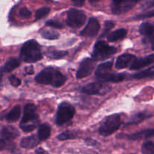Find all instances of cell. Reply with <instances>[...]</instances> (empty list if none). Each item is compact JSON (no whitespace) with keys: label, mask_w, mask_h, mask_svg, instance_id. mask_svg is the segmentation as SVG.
<instances>
[{"label":"cell","mask_w":154,"mask_h":154,"mask_svg":"<svg viewBox=\"0 0 154 154\" xmlns=\"http://www.w3.org/2000/svg\"><path fill=\"white\" fill-rule=\"evenodd\" d=\"M35 80L38 84L60 87L66 83V77L57 69L53 67H48L41 71L36 75Z\"/></svg>","instance_id":"1"},{"label":"cell","mask_w":154,"mask_h":154,"mask_svg":"<svg viewBox=\"0 0 154 154\" xmlns=\"http://www.w3.org/2000/svg\"><path fill=\"white\" fill-rule=\"evenodd\" d=\"M20 56L23 61L29 63H36L43 58L40 45L34 39L27 41L23 45Z\"/></svg>","instance_id":"2"},{"label":"cell","mask_w":154,"mask_h":154,"mask_svg":"<svg viewBox=\"0 0 154 154\" xmlns=\"http://www.w3.org/2000/svg\"><path fill=\"white\" fill-rule=\"evenodd\" d=\"M113 62H106L99 65L95 75L99 81L102 83H118L123 81L126 77L124 73H113Z\"/></svg>","instance_id":"3"},{"label":"cell","mask_w":154,"mask_h":154,"mask_svg":"<svg viewBox=\"0 0 154 154\" xmlns=\"http://www.w3.org/2000/svg\"><path fill=\"white\" fill-rule=\"evenodd\" d=\"M38 122V115L35 105L34 104L26 105L23 108V116L20 123V129L25 132H32L37 128Z\"/></svg>","instance_id":"4"},{"label":"cell","mask_w":154,"mask_h":154,"mask_svg":"<svg viewBox=\"0 0 154 154\" xmlns=\"http://www.w3.org/2000/svg\"><path fill=\"white\" fill-rule=\"evenodd\" d=\"M117 52V49L115 47L111 46L104 41H98L93 47L92 59L96 62L102 61L108 59Z\"/></svg>","instance_id":"5"},{"label":"cell","mask_w":154,"mask_h":154,"mask_svg":"<svg viewBox=\"0 0 154 154\" xmlns=\"http://www.w3.org/2000/svg\"><path fill=\"white\" fill-rule=\"evenodd\" d=\"M121 124L120 116L119 114H111L108 116L101 125L99 129V132L102 136H108L118 130Z\"/></svg>","instance_id":"6"},{"label":"cell","mask_w":154,"mask_h":154,"mask_svg":"<svg viewBox=\"0 0 154 154\" xmlns=\"http://www.w3.org/2000/svg\"><path fill=\"white\" fill-rule=\"evenodd\" d=\"M75 114V109L71 104L63 102L58 106L56 123L58 126H63L73 118Z\"/></svg>","instance_id":"7"},{"label":"cell","mask_w":154,"mask_h":154,"mask_svg":"<svg viewBox=\"0 0 154 154\" xmlns=\"http://www.w3.org/2000/svg\"><path fill=\"white\" fill-rule=\"evenodd\" d=\"M87 16L83 11L72 8L67 11L66 23V25L72 28H80L86 22Z\"/></svg>","instance_id":"8"},{"label":"cell","mask_w":154,"mask_h":154,"mask_svg":"<svg viewBox=\"0 0 154 154\" xmlns=\"http://www.w3.org/2000/svg\"><path fill=\"white\" fill-rule=\"evenodd\" d=\"M111 87L108 84L102 82H96L89 84L81 90L83 93L87 95H100L103 96L111 90Z\"/></svg>","instance_id":"9"},{"label":"cell","mask_w":154,"mask_h":154,"mask_svg":"<svg viewBox=\"0 0 154 154\" xmlns=\"http://www.w3.org/2000/svg\"><path fill=\"white\" fill-rule=\"evenodd\" d=\"M96 68V61L92 58L84 59L80 63L79 68L76 73V77L78 79L84 78L91 75Z\"/></svg>","instance_id":"10"},{"label":"cell","mask_w":154,"mask_h":154,"mask_svg":"<svg viewBox=\"0 0 154 154\" xmlns=\"http://www.w3.org/2000/svg\"><path fill=\"white\" fill-rule=\"evenodd\" d=\"M138 1H114L111 5V11L114 14H122L133 8Z\"/></svg>","instance_id":"11"},{"label":"cell","mask_w":154,"mask_h":154,"mask_svg":"<svg viewBox=\"0 0 154 154\" xmlns=\"http://www.w3.org/2000/svg\"><path fill=\"white\" fill-rule=\"evenodd\" d=\"M100 29V23L96 17L90 18L88 23L84 29L81 32L80 35L83 37L93 38L95 37Z\"/></svg>","instance_id":"12"},{"label":"cell","mask_w":154,"mask_h":154,"mask_svg":"<svg viewBox=\"0 0 154 154\" xmlns=\"http://www.w3.org/2000/svg\"><path fill=\"white\" fill-rule=\"evenodd\" d=\"M19 132L11 126H5L1 129V143L11 142L12 140L19 136Z\"/></svg>","instance_id":"13"},{"label":"cell","mask_w":154,"mask_h":154,"mask_svg":"<svg viewBox=\"0 0 154 154\" xmlns=\"http://www.w3.org/2000/svg\"><path fill=\"white\" fill-rule=\"evenodd\" d=\"M136 57L130 54H123L119 56L115 63V67L117 69H123L131 66L136 60Z\"/></svg>","instance_id":"14"},{"label":"cell","mask_w":154,"mask_h":154,"mask_svg":"<svg viewBox=\"0 0 154 154\" xmlns=\"http://www.w3.org/2000/svg\"><path fill=\"white\" fill-rule=\"evenodd\" d=\"M154 63V54H150L148 56L142 57L140 59H136L132 66L129 67L130 70H138L145 66H150Z\"/></svg>","instance_id":"15"},{"label":"cell","mask_w":154,"mask_h":154,"mask_svg":"<svg viewBox=\"0 0 154 154\" xmlns=\"http://www.w3.org/2000/svg\"><path fill=\"white\" fill-rule=\"evenodd\" d=\"M154 136V129H147L137 132L135 133L129 134L126 138L129 140H141L143 138H148Z\"/></svg>","instance_id":"16"},{"label":"cell","mask_w":154,"mask_h":154,"mask_svg":"<svg viewBox=\"0 0 154 154\" xmlns=\"http://www.w3.org/2000/svg\"><path fill=\"white\" fill-rule=\"evenodd\" d=\"M139 32L142 35L148 38L150 42L154 40V25L148 22H144L140 25Z\"/></svg>","instance_id":"17"},{"label":"cell","mask_w":154,"mask_h":154,"mask_svg":"<svg viewBox=\"0 0 154 154\" xmlns=\"http://www.w3.org/2000/svg\"><path fill=\"white\" fill-rule=\"evenodd\" d=\"M40 140L35 135L30 136L24 137L20 141V147L25 149H32L35 148L38 144Z\"/></svg>","instance_id":"18"},{"label":"cell","mask_w":154,"mask_h":154,"mask_svg":"<svg viewBox=\"0 0 154 154\" xmlns=\"http://www.w3.org/2000/svg\"><path fill=\"white\" fill-rule=\"evenodd\" d=\"M20 65V60L17 58H11L5 63L4 66L2 68V74L3 72H6V73H8V72H12V71L14 70L15 69H17V67H19Z\"/></svg>","instance_id":"19"},{"label":"cell","mask_w":154,"mask_h":154,"mask_svg":"<svg viewBox=\"0 0 154 154\" xmlns=\"http://www.w3.org/2000/svg\"><path fill=\"white\" fill-rule=\"evenodd\" d=\"M150 117H151L150 114H146V113L144 112H141V113H138V114H134V115H132V117L129 118V120H128L127 123H126V126L138 124V123H141V122H143L144 120L150 118Z\"/></svg>","instance_id":"20"},{"label":"cell","mask_w":154,"mask_h":154,"mask_svg":"<svg viewBox=\"0 0 154 154\" xmlns=\"http://www.w3.org/2000/svg\"><path fill=\"white\" fill-rule=\"evenodd\" d=\"M126 34H127V30L126 29H119L110 33L107 37V39L109 42H115L124 38L126 36Z\"/></svg>","instance_id":"21"},{"label":"cell","mask_w":154,"mask_h":154,"mask_svg":"<svg viewBox=\"0 0 154 154\" xmlns=\"http://www.w3.org/2000/svg\"><path fill=\"white\" fill-rule=\"evenodd\" d=\"M51 126L47 123L41 125L38 130V138L40 141H45L51 136Z\"/></svg>","instance_id":"22"},{"label":"cell","mask_w":154,"mask_h":154,"mask_svg":"<svg viewBox=\"0 0 154 154\" xmlns=\"http://www.w3.org/2000/svg\"><path fill=\"white\" fill-rule=\"evenodd\" d=\"M20 106L16 105L6 114L5 120L9 123H14V122L17 121L18 119L20 118Z\"/></svg>","instance_id":"23"},{"label":"cell","mask_w":154,"mask_h":154,"mask_svg":"<svg viewBox=\"0 0 154 154\" xmlns=\"http://www.w3.org/2000/svg\"><path fill=\"white\" fill-rule=\"evenodd\" d=\"M153 76H154V66L145 69V70L134 74L131 76V78L133 79H143V78H150V77Z\"/></svg>","instance_id":"24"},{"label":"cell","mask_w":154,"mask_h":154,"mask_svg":"<svg viewBox=\"0 0 154 154\" xmlns=\"http://www.w3.org/2000/svg\"><path fill=\"white\" fill-rule=\"evenodd\" d=\"M41 35L44 38L48 39V40H56L60 37V34L58 32L54 29H51L42 30Z\"/></svg>","instance_id":"25"},{"label":"cell","mask_w":154,"mask_h":154,"mask_svg":"<svg viewBox=\"0 0 154 154\" xmlns=\"http://www.w3.org/2000/svg\"><path fill=\"white\" fill-rule=\"evenodd\" d=\"M50 11H51V8L48 7H42L38 9L35 14V20H38L43 19L47 15L49 14Z\"/></svg>","instance_id":"26"},{"label":"cell","mask_w":154,"mask_h":154,"mask_svg":"<svg viewBox=\"0 0 154 154\" xmlns=\"http://www.w3.org/2000/svg\"><path fill=\"white\" fill-rule=\"evenodd\" d=\"M68 54L67 51H52L51 52L48 53L47 54L49 58L53 59V60H59V59H62L64 57H66V55Z\"/></svg>","instance_id":"27"},{"label":"cell","mask_w":154,"mask_h":154,"mask_svg":"<svg viewBox=\"0 0 154 154\" xmlns=\"http://www.w3.org/2000/svg\"><path fill=\"white\" fill-rule=\"evenodd\" d=\"M76 132H73V131H66V132H64L60 134V135H59L57 136V138L60 141H65V140L73 139V138H76Z\"/></svg>","instance_id":"28"},{"label":"cell","mask_w":154,"mask_h":154,"mask_svg":"<svg viewBox=\"0 0 154 154\" xmlns=\"http://www.w3.org/2000/svg\"><path fill=\"white\" fill-rule=\"evenodd\" d=\"M115 26V23H114L113 21L111 20H107L105 22V24H104V28H103V31H102V33L101 34L100 37H105V36H108V32H109L110 30L111 29H113L114 27Z\"/></svg>","instance_id":"29"},{"label":"cell","mask_w":154,"mask_h":154,"mask_svg":"<svg viewBox=\"0 0 154 154\" xmlns=\"http://www.w3.org/2000/svg\"><path fill=\"white\" fill-rule=\"evenodd\" d=\"M142 151L146 154H154V143L152 141H147L142 146Z\"/></svg>","instance_id":"30"},{"label":"cell","mask_w":154,"mask_h":154,"mask_svg":"<svg viewBox=\"0 0 154 154\" xmlns=\"http://www.w3.org/2000/svg\"><path fill=\"white\" fill-rule=\"evenodd\" d=\"M154 17V10L145 12V13L135 15V16L132 17V20H142V19H146V18H150V17Z\"/></svg>","instance_id":"31"},{"label":"cell","mask_w":154,"mask_h":154,"mask_svg":"<svg viewBox=\"0 0 154 154\" xmlns=\"http://www.w3.org/2000/svg\"><path fill=\"white\" fill-rule=\"evenodd\" d=\"M46 25L48 26L53 27L54 29H63L64 28V25L63 23H61L60 22L57 20H48L46 22Z\"/></svg>","instance_id":"32"},{"label":"cell","mask_w":154,"mask_h":154,"mask_svg":"<svg viewBox=\"0 0 154 154\" xmlns=\"http://www.w3.org/2000/svg\"><path fill=\"white\" fill-rule=\"evenodd\" d=\"M32 12L27 8H21L19 11V16L23 18H28L31 16Z\"/></svg>","instance_id":"33"},{"label":"cell","mask_w":154,"mask_h":154,"mask_svg":"<svg viewBox=\"0 0 154 154\" xmlns=\"http://www.w3.org/2000/svg\"><path fill=\"white\" fill-rule=\"evenodd\" d=\"M9 82L13 87H18L21 84V81L20 78H17L15 75H11L8 78Z\"/></svg>","instance_id":"34"},{"label":"cell","mask_w":154,"mask_h":154,"mask_svg":"<svg viewBox=\"0 0 154 154\" xmlns=\"http://www.w3.org/2000/svg\"><path fill=\"white\" fill-rule=\"evenodd\" d=\"M152 7H154V0L145 1L141 5V8L143 9V10H146V9L150 8Z\"/></svg>","instance_id":"35"},{"label":"cell","mask_w":154,"mask_h":154,"mask_svg":"<svg viewBox=\"0 0 154 154\" xmlns=\"http://www.w3.org/2000/svg\"><path fill=\"white\" fill-rule=\"evenodd\" d=\"M85 143L87 144V145H90V146H97L98 144H99V143L97 142L96 141H95V140H93V138H87V139H85Z\"/></svg>","instance_id":"36"},{"label":"cell","mask_w":154,"mask_h":154,"mask_svg":"<svg viewBox=\"0 0 154 154\" xmlns=\"http://www.w3.org/2000/svg\"><path fill=\"white\" fill-rule=\"evenodd\" d=\"M24 75H32L34 73V69H33V67L32 66H26L24 69Z\"/></svg>","instance_id":"37"},{"label":"cell","mask_w":154,"mask_h":154,"mask_svg":"<svg viewBox=\"0 0 154 154\" xmlns=\"http://www.w3.org/2000/svg\"><path fill=\"white\" fill-rule=\"evenodd\" d=\"M35 153V154H48V152L42 147H38V148L36 149Z\"/></svg>","instance_id":"38"},{"label":"cell","mask_w":154,"mask_h":154,"mask_svg":"<svg viewBox=\"0 0 154 154\" xmlns=\"http://www.w3.org/2000/svg\"><path fill=\"white\" fill-rule=\"evenodd\" d=\"M73 5L75 6H78V7H81L83 6V5L84 4V1H73L72 2Z\"/></svg>","instance_id":"39"},{"label":"cell","mask_w":154,"mask_h":154,"mask_svg":"<svg viewBox=\"0 0 154 154\" xmlns=\"http://www.w3.org/2000/svg\"><path fill=\"white\" fill-rule=\"evenodd\" d=\"M152 49L154 51V40L152 42Z\"/></svg>","instance_id":"40"}]
</instances>
